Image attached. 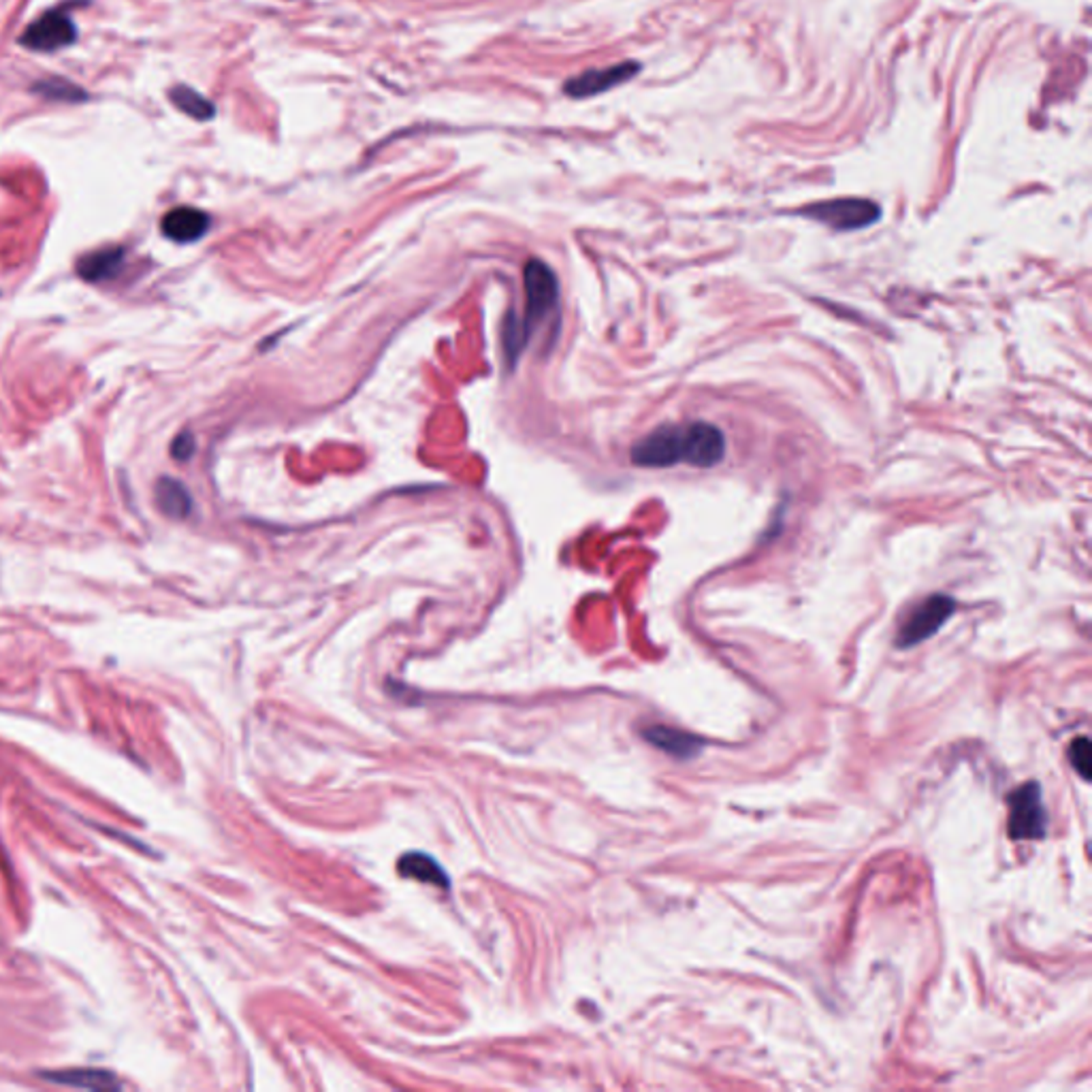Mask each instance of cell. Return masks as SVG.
Listing matches in <instances>:
<instances>
[{
    "mask_svg": "<svg viewBox=\"0 0 1092 1092\" xmlns=\"http://www.w3.org/2000/svg\"><path fill=\"white\" fill-rule=\"evenodd\" d=\"M1069 760L1074 764V768L1079 772L1081 779H1090V768H1092V747H1090V741L1086 737H1079L1074 742H1071V751H1069Z\"/></svg>",
    "mask_w": 1092,
    "mask_h": 1092,
    "instance_id": "2e32d148",
    "label": "cell"
},
{
    "mask_svg": "<svg viewBox=\"0 0 1092 1092\" xmlns=\"http://www.w3.org/2000/svg\"><path fill=\"white\" fill-rule=\"evenodd\" d=\"M642 737L651 744H655L658 749L666 751L668 756L679 760L696 758L702 749L700 739L691 737L689 732H681L677 728H668V726H651L642 732Z\"/></svg>",
    "mask_w": 1092,
    "mask_h": 1092,
    "instance_id": "9c48e42d",
    "label": "cell"
},
{
    "mask_svg": "<svg viewBox=\"0 0 1092 1092\" xmlns=\"http://www.w3.org/2000/svg\"><path fill=\"white\" fill-rule=\"evenodd\" d=\"M169 98H171V103L184 112L186 116L195 117L198 122H205V120H212L216 116V107L207 101L203 94H198L196 91L188 86H175L171 92H169Z\"/></svg>",
    "mask_w": 1092,
    "mask_h": 1092,
    "instance_id": "5bb4252c",
    "label": "cell"
},
{
    "mask_svg": "<svg viewBox=\"0 0 1092 1092\" xmlns=\"http://www.w3.org/2000/svg\"><path fill=\"white\" fill-rule=\"evenodd\" d=\"M956 602L946 593H935L926 598L920 607L913 611L907 621L900 625L897 634V647L898 649H911L916 644L928 640L930 637L946 625V621L954 614Z\"/></svg>",
    "mask_w": 1092,
    "mask_h": 1092,
    "instance_id": "5b68a950",
    "label": "cell"
},
{
    "mask_svg": "<svg viewBox=\"0 0 1092 1092\" xmlns=\"http://www.w3.org/2000/svg\"><path fill=\"white\" fill-rule=\"evenodd\" d=\"M397 869H400V875L403 877H412L425 883H435V886L440 888H449V877H446L442 867L423 851L405 853V856L397 862Z\"/></svg>",
    "mask_w": 1092,
    "mask_h": 1092,
    "instance_id": "7c38bea8",
    "label": "cell"
},
{
    "mask_svg": "<svg viewBox=\"0 0 1092 1092\" xmlns=\"http://www.w3.org/2000/svg\"><path fill=\"white\" fill-rule=\"evenodd\" d=\"M45 1078L49 1081H56V1084H66V1086H75V1088H92V1090L120 1088V1084H117V1079L112 1074H105V1071H94V1069L56 1071V1074H47Z\"/></svg>",
    "mask_w": 1092,
    "mask_h": 1092,
    "instance_id": "4fadbf2b",
    "label": "cell"
},
{
    "mask_svg": "<svg viewBox=\"0 0 1092 1092\" xmlns=\"http://www.w3.org/2000/svg\"><path fill=\"white\" fill-rule=\"evenodd\" d=\"M77 37V28L65 9H54L26 28L19 43L33 52H58L68 47Z\"/></svg>",
    "mask_w": 1092,
    "mask_h": 1092,
    "instance_id": "8992f818",
    "label": "cell"
},
{
    "mask_svg": "<svg viewBox=\"0 0 1092 1092\" xmlns=\"http://www.w3.org/2000/svg\"><path fill=\"white\" fill-rule=\"evenodd\" d=\"M726 435L717 425L691 421L681 425H662L632 446L630 459L638 468H674L685 463L691 468L709 470L726 456Z\"/></svg>",
    "mask_w": 1092,
    "mask_h": 1092,
    "instance_id": "6da1fadb",
    "label": "cell"
},
{
    "mask_svg": "<svg viewBox=\"0 0 1092 1092\" xmlns=\"http://www.w3.org/2000/svg\"><path fill=\"white\" fill-rule=\"evenodd\" d=\"M210 222V216L196 210V207H175V210L165 214L161 228L165 237H169L171 242L193 244L207 233Z\"/></svg>",
    "mask_w": 1092,
    "mask_h": 1092,
    "instance_id": "ba28073f",
    "label": "cell"
},
{
    "mask_svg": "<svg viewBox=\"0 0 1092 1092\" xmlns=\"http://www.w3.org/2000/svg\"><path fill=\"white\" fill-rule=\"evenodd\" d=\"M193 451H195V440H193V435H191V433H182V435H177L175 442H173V446H171V455L175 456V459H177V461H186V459H188V456H191V455H193Z\"/></svg>",
    "mask_w": 1092,
    "mask_h": 1092,
    "instance_id": "e0dca14e",
    "label": "cell"
},
{
    "mask_svg": "<svg viewBox=\"0 0 1092 1092\" xmlns=\"http://www.w3.org/2000/svg\"><path fill=\"white\" fill-rule=\"evenodd\" d=\"M35 91L45 98H52V101H84L86 98L84 91H79L75 84L65 82V79H45V82L35 86Z\"/></svg>",
    "mask_w": 1092,
    "mask_h": 1092,
    "instance_id": "9a60e30c",
    "label": "cell"
},
{
    "mask_svg": "<svg viewBox=\"0 0 1092 1092\" xmlns=\"http://www.w3.org/2000/svg\"><path fill=\"white\" fill-rule=\"evenodd\" d=\"M126 263V254L122 247H105V250H96L84 256L77 265V273L84 277L86 282H105L114 280V277L122 272Z\"/></svg>",
    "mask_w": 1092,
    "mask_h": 1092,
    "instance_id": "30bf717a",
    "label": "cell"
},
{
    "mask_svg": "<svg viewBox=\"0 0 1092 1092\" xmlns=\"http://www.w3.org/2000/svg\"><path fill=\"white\" fill-rule=\"evenodd\" d=\"M640 73L638 63H621L609 68H589L563 84V92L572 98H587L612 91Z\"/></svg>",
    "mask_w": 1092,
    "mask_h": 1092,
    "instance_id": "52a82bcc",
    "label": "cell"
},
{
    "mask_svg": "<svg viewBox=\"0 0 1092 1092\" xmlns=\"http://www.w3.org/2000/svg\"><path fill=\"white\" fill-rule=\"evenodd\" d=\"M156 504L171 519H186L193 512V498L175 479H161L156 484Z\"/></svg>",
    "mask_w": 1092,
    "mask_h": 1092,
    "instance_id": "8fae6325",
    "label": "cell"
},
{
    "mask_svg": "<svg viewBox=\"0 0 1092 1092\" xmlns=\"http://www.w3.org/2000/svg\"><path fill=\"white\" fill-rule=\"evenodd\" d=\"M1007 832L1014 841H1039L1048 832V811L1039 783L1030 781L1009 796Z\"/></svg>",
    "mask_w": 1092,
    "mask_h": 1092,
    "instance_id": "277c9868",
    "label": "cell"
},
{
    "mask_svg": "<svg viewBox=\"0 0 1092 1092\" xmlns=\"http://www.w3.org/2000/svg\"><path fill=\"white\" fill-rule=\"evenodd\" d=\"M523 291H525V312L523 316L508 314L504 321L502 342L508 363L514 365L516 356L528 346L535 326H540L546 319H551L559 305V282L558 275L544 261L530 258L523 270Z\"/></svg>",
    "mask_w": 1092,
    "mask_h": 1092,
    "instance_id": "7a4b0ae2",
    "label": "cell"
},
{
    "mask_svg": "<svg viewBox=\"0 0 1092 1092\" xmlns=\"http://www.w3.org/2000/svg\"><path fill=\"white\" fill-rule=\"evenodd\" d=\"M800 216L837 228V231H858V228H867L879 221L881 207L871 198L845 196L802 207Z\"/></svg>",
    "mask_w": 1092,
    "mask_h": 1092,
    "instance_id": "3957f363",
    "label": "cell"
}]
</instances>
